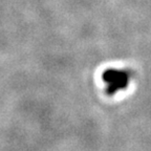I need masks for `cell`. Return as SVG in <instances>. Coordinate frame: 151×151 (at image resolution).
I'll list each match as a JSON object with an SVG mask.
<instances>
[{
    "label": "cell",
    "mask_w": 151,
    "mask_h": 151,
    "mask_svg": "<svg viewBox=\"0 0 151 151\" xmlns=\"http://www.w3.org/2000/svg\"><path fill=\"white\" fill-rule=\"evenodd\" d=\"M132 77V73L126 69H107L102 75V79L106 84L119 82V81L130 80Z\"/></svg>",
    "instance_id": "cell-1"
},
{
    "label": "cell",
    "mask_w": 151,
    "mask_h": 151,
    "mask_svg": "<svg viewBox=\"0 0 151 151\" xmlns=\"http://www.w3.org/2000/svg\"><path fill=\"white\" fill-rule=\"evenodd\" d=\"M128 84H129V80H124V81H119V82L110 83V84H107V87L105 91H106V94H108V96H114V94L120 91V90L127 88Z\"/></svg>",
    "instance_id": "cell-2"
}]
</instances>
